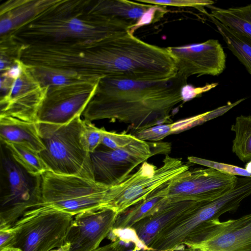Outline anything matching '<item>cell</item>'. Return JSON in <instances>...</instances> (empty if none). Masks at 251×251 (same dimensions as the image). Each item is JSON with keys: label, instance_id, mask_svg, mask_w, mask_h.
Masks as SVG:
<instances>
[{"label": "cell", "instance_id": "6da1fadb", "mask_svg": "<svg viewBox=\"0 0 251 251\" xmlns=\"http://www.w3.org/2000/svg\"><path fill=\"white\" fill-rule=\"evenodd\" d=\"M187 80L178 73L162 81L102 78L82 114L83 120L118 121L135 132L171 124V113L183 101L181 90Z\"/></svg>", "mask_w": 251, "mask_h": 251}, {"label": "cell", "instance_id": "7a4b0ae2", "mask_svg": "<svg viewBox=\"0 0 251 251\" xmlns=\"http://www.w3.org/2000/svg\"><path fill=\"white\" fill-rule=\"evenodd\" d=\"M90 0H56L45 10L5 35L19 44L107 38L129 31L124 21L92 12Z\"/></svg>", "mask_w": 251, "mask_h": 251}, {"label": "cell", "instance_id": "3957f363", "mask_svg": "<svg viewBox=\"0 0 251 251\" xmlns=\"http://www.w3.org/2000/svg\"><path fill=\"white\" fill-rule=\"evenodd\" d=\"M83 120L78 116L64 125L37 123L45 150L39 153L49 171L94 180L90 153L81 144Z\"/></svg>", "mask_w": 251, "mask_h": 251}, {"label": "cell", "instance_id": "277c9868", "mask_svg": "<svg viewBox=\"0 0 251 251\" xmlns=\"http://www.w3.org/2000/svg\"><path fill=\"white\" fill-rule=\"evenodd\" d=\"M41 177L43 204L73 216L88 211L111 209V186L79 176L50 171Z\"/></svg>", "mask_w": 251, "mask_h": 251}, {"label": "cell", "instance_id": "5b68a950", "mask_svg": "<svg viewBox=\"0 0 251 251\" xmlns=\"http://www.w3.org/2000/svg\"><path fill=\"white\" fill-rule=\"evenodd\" d=\"M41 185V176L28 173L1 144L0 229L11 227L42 202Z\"/></svg>", "mask_w": 251, "mask_h": 251}, {"label": "cell", "instance_id": "8992f818", "mask_svg": "<svg viewBox=\"0 0 251 251\" xmlns=\"http://www.w3.org/2000/svg\"><path fill=\"white\" fill-rule=\"evenodd\" d=\"M72 215L41 203L10 227L14 237L9 247L22 251H51L65 244Z\"/></svg>", "mask_w": 251, "mask_h": 251}, {"label": "cell", "instance_id": "52a82bcc", "mask_svg": "<svg viewBox=\"0 0 251 251\" xmlns=\"http://www.w3.org/2000/svg\"><path fill=\"white\" fill-rule=\"evenodd\" d=\"M171 149L168 143L150 142L136 137L126 146L117 149L100 146L90 153L94 180L108 186L119 184L139 164L153 155L168 154Z\"/></svg>", "mask_w": 251, "mask_h": 251}, {"label": "cell", "instance_id": "ba28073f", "mask_svg": "<svg viewBox=\"0 0 251 251\" xmlns=\"http://www.w3.org/2000/svg\"><path fill=\"white\" fill-rule=\"evenodd\" d=\"M189 170L181 159L166 154L157 168L146 161L139 170L119 184L111 186V208L119 214L145 200L158 187Z\"/></svg>", "mask_w": 251, "mask_h": 251}, {"label": "cell", "instance_id": "9c48e42d", "mask_svg": "<svg viewBox=\"0 0 251 251\" xmlns=\"http://www.w3.org/2000/svg\"><path fill=\"white\" fill-rule=\"evenodd\" d=\"M100 79L49 87L37 114V123L64 125L82 115Z\"/></svg>", "mask_w": 251, "mask_h": 251}, {"label": "cell", "instance_id": "30bf717a", "mask_svg": "<svg viewBox=\"0 0 251 251\" xmlns=\"http://www.w3.org/2000/svg\"><path fill=\"white\" fill-rule=\"evenodd\" d=\"M238 177L208 168L187 170L169 181L167 196L175 201H210L235 185Z\"/></svg>", "mask_w": 251, "mask_h": 251}, {"label": "cell", "instance_id": "8fae6325", "mask_svg": "<svg viewBox=\"0 0 251 251\" xmlns=\"http://www.w3.org/2000/svg\"><path fill=\"white\" fill-rule=\"evenodd\" d=\"M177 73L187 78L193 75H218L226 68V54L216 39L179 47L166 48Z\"/></svg>", "mask_w": 251, "mask_h": 251}, {"label": "cell", "instance_id": "7c38bea8", "mask_svg": "<svg viewBox=\"0 0 251 251\" xmlns=\"http://www.w3.org/2000/svg\"><path fill=\"white\" fill-rule=\"evenodd\" d=\"M118 213L110 208L91 210L73 217L64 245L67 251H93L107 238Z\"/></svg>", "mask_w": 251, "mask_h": 251}, {"label": "cell", "instance_id": "4fadbf2b", "mask_svg": "<svg viewBox=\"0 0 251 251\" xmlns=\"http://www.w3.org/2000/svg\"><path fill=\"white\" fill-rule=\"evenodd\" d=\"M48 88L41 85L25 64L21 76L13 80L8 92L0 97V116L37 123V114Z\"/></svg>", "mask_w": 251, "mask_h": 251}, {"label": "cell", "instance_id": "5bb4252c", "mask_svg": "<svg viewBox=\"0 0 251 251\" xmlns=\"http://www.w3.org/2000/svg\"><path fill=\"white\" fill-rule=\"evenodd\" d=\"M180 251H251V213L214 226Z\"/></svg>", "mask_w": 251, "mask_h": 251}, {"label": "cell", "instance_id": "9a60e30c", "mask_svg": "<svg viewBox=\"0 0 251 251\" xmlns=\"http://www.w3.org/2000/svg\"><path fill=\"white\" fill-rule=\"evenodd\" d=\"M198 202L190 200L172 201L167 196L162 201L158 211L139 220L131 227L148 246L165 227Z\"/></svg>", "mask_w": 251, "mask_h": 251}, {"label": "cell", "instance_id": "2e32d148", "mask_svg": "<svg viewBox=\"0 0 251 251\" xmlns=\"http://www.w3.org/2000/svg\"><path fill=\"white\" fill-rule=\"evenodd\" d=\"M56 0H9L0 7V34L5 35L38 15Z\"/></svg>", "mask_w": 251, "mask_h": 251}, {"label": "cell", "instance_id": "e0dca14e", "mask_svg": "<svg viewBox=\"0 0 251 251\" xmlns=\"http://www.w3.org/2000/svg\"><path fill=\"white\" fill-rule=\"evenodd\" d=\"M0 138L1 144H19L39 153L45 149L35 122L0 116Z\"/></svg>", "mask_w": 251, "mask_h": 251}, {"label": "cell", "instance_id": "ac0fdd59", "mask_svg": "<svg viewBox=\"0 0 251 251\" xmlns=\"http://www.w3.org/2000/svg\"><path fill=\"white\" fill-rule=\"evenodd\" d=\"M152 5L127 0H90L89 7L94 13L124 21L132 26Z\"/></svg>", "mask_w": 251, "mask_h": 251}, {"label": "cell", "instance_id": "d6986e66", "mask_svg": "<svg viewBox=\"0 0 251 251\" xmlns=\"http://www.w3.org/2000/svg\"><path fill=\"white\" fill-rule=\"evenodd\" d=\"M169 181L154 190L145 200L119 214L113 227H131L139 220L154 214L158 204L167 196Z\"/></svg>", "mask_w": 251, "mask_h": 251}, {"label": "cell", "instance_id": "ffe728a7", "mask_svg": "<svg viewBox=\"0 0 251 251\" xmlns=\"http://www.w3.org/2000/svg\"><path fill=\"white\" fill-rule=\"evenodd\" d=\"M209 14L229 29L251 40V3L227 9L213 5L206 6Z\"/></svg>", "mask_w": 251, "mask_h": 251}, {"label": "cell", "instance_id": "44dd1931", "mask_svg": "<svg viewBox=\"0 0 251 251\" xmlns=\"http://www.w3.org/2000/svg\"><path fill=\"white\" fill-rule=\"evenodd\" d=\"M206 15L216 26L227 48L251 75V40L226 26L209 13Z\"/></svg>", "mask_w": 251, "mask_h": 251}, {"label": "cell", "instance_id": "7402d4cb", "mask_svg": "<svg viewBox=\"0 0 251 251\" xmlns=\"http://www.w3.org/2000/svg\"><path fill=\"white\" fill-rule=\"evenodd\" d=\"M231 130L235 133L232 151L243 162L251 161V115L236 117Z\"/></svg>", "mask_w": 251, "mask_h": 251}, {"label": "cell", "instance_id": "603a6c76", "mask_svg": "<svg viewBox=\"0 0 251 251\" xmlns=\"http://www.w3.org/2000/svg\"><path fill=\"white\" fill-rule=\"evenodd\" d=\"M27 66L31 74L43 87L59 86L79 81L96 80L88 79L76 73L68 71Z\"/></svg>", "mask_w": 251, "mask_h": 251}, {"label": "cell", "instance_id": "cb8c5ba5", "mask_svg": "<svg viewBox=\"0 0 251 251\" xmlns=\"http://www.w3.org/2000/svg\"><path fill=\"white\" fill-rule=\"evenodd\" d=\"M3 145L9 151L13 158L29 174L41 176L49 171L39 152L19 144Z\"/></svg>", "mask_w": 251, "mask_h": 251}, {"label": "cell", "instance_id": "d4e9b609", "mask_svg": "<svg viewBox=\"0 0 251 251\" xmlns=\"http://www.w3.org/2000/svg\"><path fill=\"white\" fill-rule=\"evenodd\" d=\"M107 238L116 242L119 251H148V246L140 238L132 227H113Z\"/></svg>", "mask_w": 251, "mask_h": 251}, {"label": "cell", "instance_id": "484cf974", "mask_svg": "<svg viewBox=\"0 0 251 251\" xmlns=\"http://www.w3.org/2000/svg\"><path fill=\"white\" fill-rule=\"evenodd\" d=\"M104 129L103 127L99 128L92 122L83 120L80 141L86 151L91 153L101 145Z\"/></svg>", "mask_w": 251, "mask_h": 251}, {"label": "cell", "instance_id": "4316f807", "mask_svg": "<svg viewBox=\"0 0 251 251\" xmlns=\"http://www.w3.org/2000/svg\"><path fill=\"white\" fill-rule=\"evenodd\" d=\"M187 159L191 163L212 168L226 174L235 176H239L242 177H251V173L249 172L245 168L195 156H189Z\"/></svg>", "mask_w": 251, "mask_h": 251}, {"label": "cell", "instance_id": "83f0119b", "mask_svg": "<svg viewBox=\"0 0 251 251\" xmlns=\"http://www.w3.org/2000/svg\"><path fill=\"white\" fill-rule=\"evenodd\" d=\"M143 3L162 6L176 7H191L196 8L205 14L207 13L204 7L213 5L214 2L210 0H137Z\"/></svg>", "mask_w": 251, "mask_h": 251}, {"label": "cell", "instance_id": "f1b7e54d", "mask_svg": "<svg viewBox=\"0 0 251 251\" xmlns=\"http://www.w3.org/2000/svg\"><path fill=\"white\" fill-rule=\"evenodd\" d=\"M135 138L134 135L125 132L117 133L104 129L101 145L110 149H117L126 146Z\"/></svg>", "mask_w": 251, "mask_h": 251}, {"label": "cell", "instance_id": "f546056e", "mask_svg": "<svg viewBox=\"0 0 251 251\" xmlns=\"http://www.w3.org/2000/svg\"><path fill=\"white\" fill-rule=\"evenodd\" d=\"M168 11L166 6L152 5L129 28L128 32L133 35V33L141 26L159 21Z\"/></svg>", "mask_w": 251, "mask_h": 251}, {"label": "cell", "instance_id": "4dcf8cb0", "mask_svg": "<svg viewBox=\"0 0 251 251\" xmlns=\"http://www.w3.org/2000/svg\"><path fill=\"white\" fill-rule=\"evenodd\" d=\"M171 134L170 124L157 125L136 131L133 134L137 138L146 141H157Z\"/></svg>", "mask_w": 251, "mask_h": 251}, {"label": "cell", "instance_id": "1f68e13d", "mask_svg": "<svg viewBox=\"0 0 251 251\" xmlns=\"http://www.w3.org/2000/svg\"><path fill=\"white\" fill-rule=\"evenodd\" d=\"M204 113L171 123V134L183 131L205 122Z\"/></svg>", "mask_w": 251, "mask_h": 251}, {"label": "cell", "instance_id": "d6a6232c", "mask_svg": "<svg viewBox=\"0 0 251 251\" xmlns=\"http://www.w3.org/2000/svg\"><path fill=\"white\" fill-rule=\"evenodd\" d=\"M218 85V83L207 84L202 87H195L192 85L186 84L182 87L181 90V96L183 102H186L193 99L203 93L207 92Z\"/></svg>", "mask_w": 251, "mask_h": 251}, {"label": "cell", "instance_id": "836d02e7", "mask_svg": "<svg viewBox=\"0 0 251 251\" xmlns=\"http://www.w3.org/2000/svg\"><path fill=\"white\" fill-rule=\"evenodd\" d=\"M25 64L19 59H17L13 65L1 73L0 76L14 80L21 76Z\"/></svg>", "mask_w": 251, "mask_h": 251}, {"label": "cell", "instance_id": "e575fe53", "mask_svg": "<svg viewBox=\"0 0 251 251\" xmlns=\"http://www.w3.org/2000/svg\"><path fill=\"white\" fill-rule=\"evenodd\" d=\"M13 237L10 227L0 229V249L9 247Z\"/></svg>", "mask_w": 251, "mask_h": 251}, {"label": "cell", "instance_id": "d590c367", "mask_svg": "<svg viewBox=\"0 0 251 251\" xmlns=\"http://www.w3.org/2000/svg\"><path fill=\"white\" fill-rule=\"evenodd\" d=\"M13 80L6 77L0 76V90L3 93L1 96L6 95L9 91Z\"/></svg>", "mask_w": 251, "mask_h": 251}, {"label": "cell", "instance_id": "8d00e7d4", "mask_svg": "<svg viewBox=\"0 0 251 251\" xmlns=\"http://www.w3.org/2000/svg\"><path fill=\"white\" fill-rule=\"evenodd\" d=\"M93 251H119V250L117 243L111 242L104 246L99 247Z\"/></svg>", "mask_w": 251, "mask_h": 251}, {"label": "cell", "instance_id": "74e56055", "mask_svg": "<svg viewBox=\"0 0 251 251\" xmlns=\"http://www.w3.org/2000/svg\"><path fill=\"white\" fill-rule=\"evenodd\" d=\"M0 251H22L20 249L13 247H8L0 249Z\"/></svg>", "mask_w": 251, "mask_h": 251}, {"label": "cell", "instance_id": "f35d334b", "mask_svg": "<svg viewBox=\"0 0 251 251\" xmlns=\"http://www.w3.org/2000/svg\"><path fill=\"white\" fill-rule=\"evenodd\" d=\"M51 251H67V249L66 247L64 245V246L60 248H57L56 250H52Z\"/></svg>", "mask_w": 251, "mask_h": 251}, {"label": "cell", "instance_id": "ab89813d", "mask_svg": "<svg viewBox=\"0 0 251 251\" xmlns=\"http://www.w3.org/2000/svg\"><path fill=\"white\" fill-rule=\"evenodd\" d=\"M245 169L247 170L249 172L251 173V161H249L246 164Z\"/></svg>", "mask_w": 251, "mask_h": 251}]
</instances>
